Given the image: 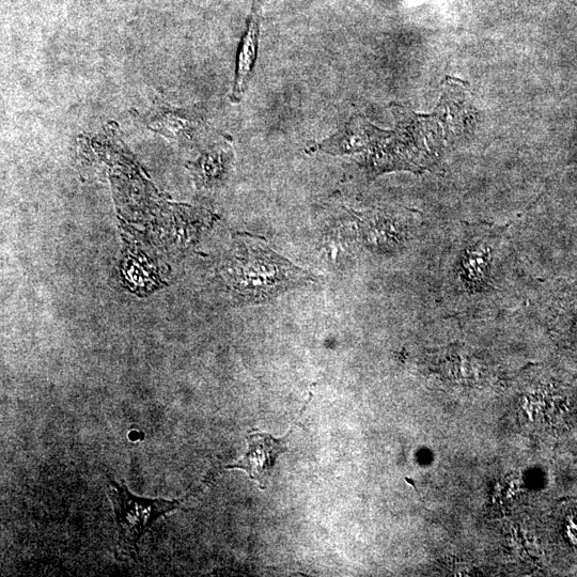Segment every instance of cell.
Wrapping results in <instances>:
<instances>
[{"label":"cell","mask_w":577,"mask_h":577,"mask_svg":"<svg viewBox=\"0 0 577 577\" xmlns=\"http://www.w3.org/2000/svg\"><path fill=\"white\" fill-rule=\"evenodd\" d=\"M270 0H254L253 11L259 13L265 4H268Z\"/></svg>","instance_id":"obj_6"},{"label":"cell","mask_w":577,"mask_h":577,"mask_svg":"<svg viewBox=\"0 0 577 577\" xmlns=\"http://www.w3.org/2000/svg\"><path fill=\"white\" fill-rule=\"evenodd\" d=\"M227 275L246 301L264 303L296 287L313 282V276L280 256L263 239L243 237Z\"/></svg>","instance_id":"obj_1"},{"label":"cell","mask_w":577,"mask_h":577,"mask_svg":"<svg viewBox=\"0 0 577 577\" xmlns=\"http://www.w3.org/2000/svg\"><path fill=\"white\" fill-rule=\"evenodd\" d=\"M288 435L284 439L277 440L265 433L249 434L246 438L248 451L244 458L236 464L228 465L227 469L245 471L249 477L259 483L261 489H265L278 457L282 455V452L287 451Z\"/></svg>","instance_id":"obj_3"},{"label":"cell","mask_w":577,"mask_h":577,"mask_svg":"<svg viewBox=\"0 0 577 577\" xmlns=\"http://www.w3.org/2000/svg\"><path fill=\"white\" fill-rule=\"evenodd\" d=\"M492 261L488 241H478L465 249L461 258L460 278L467 288L478 290L486 286Z\"/></svg>","instance_id":"obj_5"},{"label":"cell","mask_w":577,"mask_h":577,"mask_svg":"<svg viewBox=\"0 0 577 577\" xmlns=\"http://www.w3.org/2000/svg\"><path fill=\"white\" fill-rule=\"evenodd\" d=\"M259 34V13L253 11L240 45L236 83L231 97L233 102L237 103L242 99L247 84L251 80L257 59Z\"/></svg>","instance_id":"obj_4"},{"label":"cell","mask_w":577,"mask_h":577,"mask_svg":"<svg viewBox=\"0 0 577 577\" xmlns=\"http://www.w3.org/2000/svg\"><path fill=\"white\" fill-rule=\"evenodd\" d=\"M107 493L114 506L118 549L122 554L133 555L137 544L155 521L178 509L181 501L149 499L133 495L126 486L108 477Z\"/></svg>","instance_id":"obj_2"}]
</instances>
